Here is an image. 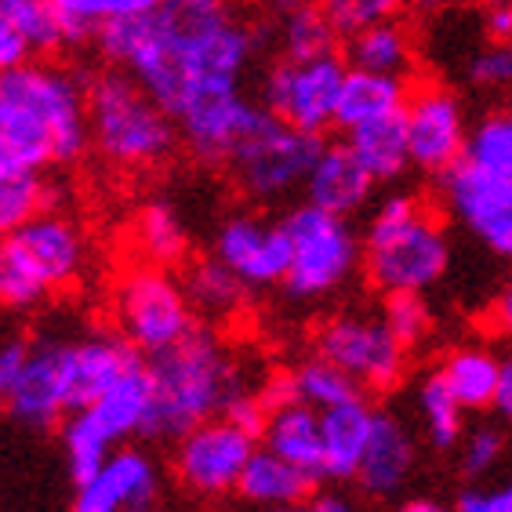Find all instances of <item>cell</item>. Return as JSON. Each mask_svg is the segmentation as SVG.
Wrapping results in <instances>:
<instances>
[{
  "instance_id": "obj_39",
  "label": "cell",
  "mask_w": 512,
  "mask_h": 512,
  "mask_svg": "<svg viewBox=\"0 0 512 512\" xmlns=\"http://www.w3.org/2000/svg\"><path fill=\"white\" fill-rule=\"evenodd\" d=\"M338 37H353V33L378 26V22L396 19V11L404 8V0H316Z\"/></svg>"
},
{
  "instance_id": "obj_42",
  "label": "cell",
  "mask_w": 512,
  "mask_h": 512,
  "mask_svg": "<svg viewBox=\"0 0 512 512\" xmlns=\"http://www.w3.org/2000/svg\"><path fill=\"white\" fill-rule=\"evenodd\" d=\"M454 512H512V476L498 483H469L458 494Z\"/></svg>"
},
{
  "instance_id": "obj_26",
  "label": "cell",
  "mask_w": 512,
  "mask_h": 512,
  "mask_svg": "<svg viewBox=\"0 0 512 512\" xmlns=\"http://www.w3.org/2000/svg\"><path fill=\"white\" fill-rule=\"evenodd\" d=\"M146 407H149V378H146V364H142L138 371H131L128 378H120L102 400H95V404L77 414H84V422H88L113 451H120L131 436L142 433Z\"/></svg>"
},
{
  "instance_id": "obj_47",
  "label": "cell",
  "mask_w": 512,
  "mask_h": 512,
  "mask_svg": "<svg viewBox=\"0 0 512 512\" xmlns=\"http://www.w3.org/2000/svg\"><path fill=\"white\" fill-rule=\"evenodd\" d=\"M164 0H106V22L124 19V15H142V11L157 8Z\"/></svg>"
},
{
  "instance_id": "obj_32",
  "label": "cell",
  "mask_w": 512,
  "mask_h": 512,
  "mask_svg": "<svg viewBox=\"0 0 512 512\" xmlns=\"http://www.w3.org/2000/svg\"><path fill=\"white\" fill-rule=\"evenodd\" d=\"M465 160L512 182V102L487 109L465 142Z\"/></svg>"
},
{
  "instance_id": "obj_28",
  "label": "cell",
  "mask_w": 512,
  "mask_h": 512,
  "mask_svg": "<svg viewBox=\"0 0 512 512\" xmlns=\"http://www.w3.org/2000/svg\"><path fill=\"white\" fill-rule=\"evenodd\" d=\"M262 440L284 462L320 476V454H324L320 451V411H313L309 404H284L269 411Z\"/></svg>"
},
{
  "instance_id": "obj_1",
  "label": "cell",
  "mask_w": 512,
  "mask_h": 512,
  "mask_svg": "<svg viewBox=\"0 0 512 512\" xmlns=\"http://www.w3.org/2000/svg\"><path fill=\"white\" fill-rule=\"evenodd\" d=\"M95 44L178 124L197 106L240 95L262 30L233 0H164L102 22Z\"/></svg>"
},
{
  "instance_id": "obj_3",
  "label": "cell",
  "mask_w": 512,
  "mask_h": 512,
  "mask_svg": "<svg viewBox=\"0 0 512 512\" xmlns=\"http://www.w3.org/2000/svg\"><path fill=\"white\" fill-rule=\"evenodd\" d=\"M149 407L142 440H178L189 429L222 414L233 389H240L237 364L207 327H193L182 342L149 356Z\"/></svg>"
},
{
  "instance_id": "obj_44",
  "label": "cell",
  "mask_w": 512,
  "mask_h": 512,
  "mask_svg": "<svg viewBox=\"0 0 512 512\" xmlns=\"http://www.w3.org/2000/svg\"><path fill=\"white\" fill-rule=\"evenodd\" d=\"M483 30H487V40H494V44H509L512 40V4L483 11Z\"/></svg>"
},
{
  "instance_id": "obj_10",
  "label": "cell",
  "mask_w": 512,
  "mask_h": 512,
  "mask_svg": "<svg viewBox=\"0 0 512 512\" xmlns=\"http://www.w3.org/2000/svg\"><path fill=\"white\" fill-rule=\"evenodd\" d=\"M316 356L342 367L360 393H393L404 382L407 349L385 331L382 320L360 313H335L316 327Z\"/></svg>"
},
{
  "instance_id": "obj_40",
  "label": "cell",
  "mask_w": 512,
  "mask_h": 512,
  "mask_svg": "<svg viewBox=\"0 0 512 512\" xmlns=\"http://www.w3.org/2000/svg\"><path fill=\"white\" fill-rule=\"evenodd\" d=\"M469 84L483 91H512V40L509 44H494L487 40L480 51H476L469 66Z\"/></svg>"
},
{
  "instance_id": "obj_41",
  "label": "cell",
  "mask_w": 512,
  "mask_h": 512,
  "mask_svg": "<svg viewBox=\"0 0 512 512\" xmlns=\"http://www.w3.org/2000/svg\"><path fill=\"white\" fill-rule=\"evenodd\" d=\"M222 418H229L233 425H240L244 433H251L258 440V436L266 433V422H269V407L266 400H262V393L258 389H233V396L226 400V407H222Z\"/></svg>"
},
{
  "instance_id": "obj_54",
  "label": "cell",
  "mask_w": 512,
  "mask_h": 512,
  "mask_svg": "<svg viewBox=\"0 0 512 512\" xmlns=\"http://www.w3.org/2000/svg\"><path fill=\"white\" fill-rule=\"evenodd\" d=\"M425 4H444V0H425Z\"/></svg>"
},
{
  "instance_id": "obj_36",
  "label": "cell",
  "mask_w": 512,
  "mask_h": 512,
  "mask_svg": "<svg viewBox=\"0 0 512 512\" xmlns=\"http://www.w3.org/2000/svg\"><path fill=\"white\" fill-rule=\"evenodd\" d=\"M138 244L146 251V258L153 266H171V262H182L189 251V233L182 226V218L171 204L164 200H153L138 211L135 222Z\"/></svg>"
},
{
  "instance_id": "obj_19",
  "label": "cell",
  "mask_w": 512,
  "mask_h": 512,
  "mask_svg": "<svg viewBox=\"0 0 512 512\" xmlns=\"http://www.w3.org/2000/svg\"><path fill=\"white\" fill-rule=\"evenodd\" d=\"M4 411L30 429H51L66 418V389H62L59 342H30V356L19 371Z\"/></svg>"
},
{
  "instance_id": "obj_34",
  "label": "cell",
  "mask_w": 512,
  "mask_h": 512,
  "mask_svg": "<svg viewBox=\"0 0 512 512\" xmlns=\"http://www.w3.org/2000/svg\"><path fill=\"white\" fill-rule=\"evenodd\" d=\"M291 385H295V400L298 404H309L313 411H331L338 404H349L356 400L360 385L345 375L342 367H335L324 356H309L291 371Z\"/></svg>"
},
{
  "instance_id": "obj_18",
  "label": "cell",
  "mask_w": 512,
  "mask_h": 512,
  "mask_svg": "<svg viewBox=\"0 0 512 512\" xmlns=\"http://www.w3.org/2000/svg\"><path fill=\"white\" fill-rule=\"evenodd\" d=\"M69 30L48 0H0V73L69 48Z\"/></svg>"
},
{
  "instance_id": "obj_49",
  "label": "cell",
  "mask_w": 512,
  "mask_h": 512,
  "mask_svg": "<svg viewBox=\"0 0 512 512\" xmlns=\"http://www.w3.org/2000/svg\"><path fill=\"white\" fill-rule=\"evenodd\" d=\"M396 512H454V505L436 502V498H407L404 505H396Z\"/></svg>"
},
{
  "instance_id": "obj_53",
  "label": "cell",
  "mask_w": 512,
  "mask_h": 512,
  "mask_svg": "<svg viewBox=\"0 0 512 512\" xmlns=\"http://www.w3.org/2000/svg\"><path fill=\"white\" fill-rule=\"evenodd\" d=\"M124 512H160V509H157V502H153V505H131V509H124Z\"/></svg>"
},
{
  "instance_id": "obj_25",
  "label": "cell",
  "mask_w": 512,
  "mask_h": 512,
  "mask_svg": "<svg viewBox=\"0 0 512 512\" xmlns=\"http://www.w3.org/2000/svg\"><path fill=\"white\" fill-rule=\"evenodd\" d=\"M436 375L444 378L447 393L458 400L465 414L491 411L502 378V356H494L487 345H458L440 360Z\"/></svg>"
},
{
  "instance_id": "obj_37",
  "label": "cell",
  "mask_w": 512,
  "mask_h": 512,
  "mask_svg": "<svg viewBox=\"0 0 512 512\" xmlns=\"http://www.w3.org/2000/svg\"><path fill=\"white\" fill-rule=\"evenodd\" d=\"M505 451H509V433L498 422H480L473 429H465L462 444H458V473L465 480L480 483L483 476H491L502 465Z\"/></svg>"
},
{
  "instance_id": "obj_14",
  "label": "cell",
  "mask_w": 512,
  "mask_h": 512,
  "mask_svg": "<svg viewBox=\"0 0 512 512\" xmlns=\"http://www.w3.org/2000/svg\"><path fill=\"white\" fill-rule=\"evenodd\" d=\"M407 149H411V168L425 175H444L458 160H465L469 124H465L462 102L444 84H422L407 91Z\"/></svg>"
},
{
  "instance_id": "obj_30",
  "label": "cell",
  "mask_w": 512,
  "mask_h": 512,
  "mask_svg": "<svg viewBox=\"0 0 512 512\" xmlns=\"http://www.w3.org/2000/svg\"><path fill=\"white\" fill-rule=\"evenodd\" d=\"M51 182L44 171L4 168L0 164V240L19 233L26 222L51 211Z\"/></svg>"
},
{
  "instance_id": "obj_35",
  "label": "cell",
  "mask_w": 512,
  "mask_h": 512,
  "mask_svg": "<svg viewBox=\"0 0 512 512\" xmlns=\"http://www.w3.org/2000/svg\"><path fill=\"white\" fill-rule=\"evenodd\" d=\"M280 48H284V59L291 62L324 59V55L338 51V30L320 11V4H306V8H295L284 15V22H280Z\"/></svg>"
},
{
  "instance_id": "obj_43",
  "label": "cell",
  "mask_w": 512,
  "mask_h": 512,
  "mask_svg": "<svg viewBox=\"0 0 512 512\" xmlns=\"http://www.w3.org/2000/svg\"><path fill=\"white\" fill-rule=\"evenodd\" d=\"M26 356H30V342H26V338L0 342V411L8 407L11 389L19 382V371H22V364H26Z\"/></svg>"
},
{
  "instance_id": "obj_8",
  "label": "cell",
  "mask_w": 512,
  "mask_h": 512,
  "mask_svg": "<svg viewBox=\"0 0 512 512\" xmlns=\"http://www.w3.org/2000/svg\"><path fill=\"white\" fill-rule=\"evenodd\" d=\"M320 153H324L320 135L291 128L266 109L255 128L240 138L226 168H233V178L247 197L273 204V200H284L287 193L306 186Z\"/></svg>"
},
{
  "instance_id": "obj_52",
  "label": "cell",
  "mask_w": 512,
  "mask_h": 512,
  "mask_svg": "<svg viewBox=\"0 0 512 512\" xmlns=\"http://www.w3.org/2000/svg\"><path fill=\"white\" fill-rule=\"evenodd\" d=\"M502 4H512V0H480L483 11H487V8H502Z\"/></svg>"
},
{
  "instance_id": "obj_6",
  "label": "cell",
  "mask_w": 512,
  "mask_h": 512,
  "mask_svg": "<svg viewBox=\"0 0 512 512\" xmlns=\"http://www.w3.org/2000/svg\"><path fill=\"white\" fill-rule=\"evenodd\" d=\"M88 244L77 222L59 211H44L19 233L0 240V306L33 309L51 291H62L80 276Z\"/></svg>"
},
{
  "instance_id": "obj_11",
  "label": "cell",
  "mask_w": 512,
  "mask_h": 512,
  "mask_svg": "<svg viewBox=\"0 0 512 512\" xmlns=\"http://www.w3.org/2000/svg\"><path fill=\"white\" fill-rule=\"evenodd\" d=\"M345 69L349 66L338 51L309 62L280 59L262 77V106L291 128L324 135L327 128H335Z\"/></svg>"
},
{
  "instance_id": "obj_21",
  "label": "cell",
  "mask_w": 512,
  "mask_h": 512,
  "mask_svg": "<svg viewBox=\"0 0 512 512\" xmlns=\"http://www.w3.org/2000/svg\"><path fill=\"white\" fill-rule=\"evenodd\" d=\"M375 425V407L364 396L331 411H320V480H356L367 440Z\"/></svg>"
},
{
  "instance_id": "obj_5",
  "label": "cell",
  "mask_w": 512,
  "mask_h": 512,
  "mask_svg": "<svg viewBox=\"0 0 512 512\" xmlns=\"http://www.w3.org/2000/svg\"><path fill=\"white\" fill-rule=\"evenodd\" d=\"M88 131L91 146L117 168H157L178 146L175 120L124 69L88 84Z\"/></svg>"
},
{
  "instance_id": "obj_27",
  "label": "cell",
  "mask_w": 512,
  "mask_h": 512,
  "mask_svg": "<svg viewBox=\"0 0 512 512\" xmlns=\"http://www.w3.org/2000/svg\"><path fill=\"white\" fill-rule=\"evenodd\" d=\"M404 106H407V84L400 77H385V73H367V69L349 66L342 80V95H338L335 128L353 131L360 124L389 117V113H396V109Z\"/></svg>"
},
{
  "instance_id": "obj_50",
  "label": "cell",
  "mask_w": 512,
  "mask_h": 512,
  "mask_svg": "<svg viewBox=\"0 0 512 512\" xmlns=\"http://www.w3.org/2000/svg\"><path fill=\"white\" fill-rule=\"evenodd\" d=\"M280 15H287V11H295V8H306V4H316V0H269Z\"/></svg>"
},
{
  "instance_id": "obj_13",
  "label": "cell",
  "mask_w": 512,
  "mask_h": 512,
  "mask_svg": "<svg viewBox=\"0 0 512 512\" xmlns=\"http://www.w3.org/2000/svg\"><path fill=\"white\" fill-rule=\"evenodd\" d=\"M255 454V436L244 433L229 418H211V422L189 429L175 440V480L197 498H222L237 491L240 473L247 458Z\"/></svg>"
},
{
  "instance_id": "obj_45",
  "label": "cell",
  "mask_w": 512,
  "mask_h": 512,
  "mask_svg": "<svg viewBox=\"0 0 512 512\" xmlns=\"http://www.w3.org/2000/svg\"><path fill=\"white\" fill-rule=\"evenodd\" d=\"M494 411L502 418L505 429H512V353L502 360V378H498V396H494Z\"/></svg>"
},
{
  "instance_id": "obj_20",
  "label": "cell",
  "mask_w": 512,
  "mask_h": 512,
  "mask_svg": "<svg viewBox=\"0 0 512 512\" xmlns=\"http://www.w3.org/2000/svg\"><path fill=\"white\" fill-rule=\"evenodd\" d=\"M418 451H414V436L393 411H375V425H371V440H367L364 462H360V487L371 498H393L404 491V483L411 480Z\"/></svg>"
},
{
  "instance_id": "obj_24",
  "label": "cell",
  "mask_w": 512,
  "mask_h": 512,
  "mask_svg": "<svg viewBox=\"0 0 512 512\" xmlns=\"http://www.w3.org/2000/svg\"><path fill=\"white\" fill-rule=\"evenodd\" d=\"M345 146L360 160V168L378 182H396L411 168V149H407V117L396 109L389 117H378L371 124L345 131Z\"/></svg>"
},
{
  "instance_id": "obj_33",
  "label": "cell",
  "mask_w": 512,
  "mask_h": 512,
  "mask_svg": "<svg viewBox=\"0 0 512 512\" xmlns=\"http://www.w3.org/2000/svg\"><path fill=\"white\" fill-rule=\"evenodd\" d=\"M414 404H418V414H422L425 440H429L436 451H454V447L462 444V436H465V411L458 407V400L447 393L444 378L436 375V371L422 378V385H418V396H414Z\"/></svg>"
},
{
  "instance_id": "obj_46",
  "label": "cell",
  "mask_w": 512,
  "mask_h": 512,
  "mask_svg": "<svg viewBox=\"0 0 512 512\" xmlns=\"http://www.w3.org/2000/svg\"><path fill=\"white\" fill-rule=\"evenodd\" d=\"M491 320H494V327H498L505 338H512V273L505 276L502 291H498V298H494Z\"/></svg>"
},
{
  "instance_id": "obj_15",
  "label": "cell",
  "mask_w": 512,
  "mask_h": 512,
  "mask_svg": "<svg viewBox=\"0 0 512 512\" xmlns=\"http://www.w3.org/2000/svg\"><path fill=\"white\" fill-rule=\"evenodd\" d=\"M62 389L66 411H84L113 389L120 378L142 367V353L128 338L117 335H84L77 342H59Z\"/></svg>"
},
{
  "instance_id": "obj_2",
  "label": "cell",
  "mask_w": 512,
  "mask_h": 512,
  "mask_svg": "<svg viewBox=\"0 0 512 512\" xmlns=\"http://www.w3.org/2000/svg\"><path fill=\"white\" fill-rule=\"evenodd\" d=\"M91 146L88 88L51 62L0 73V164L44 171L73 164Z\"/></svg>"
},
{
  "instance_id": "obj_7",
  "label": "cell",
  "mask_w": 512,
  "mask_h": 512,
  "mask_svg": "<svg viewBox=\"0 0 512 512\" xmlns=\"http://www.w3.org/2000/svg\"><path fill=\"white\" fill-rule=\"evenodd\" d=\"M280 222L291 240V266L280 287L291 302H320L349 284V276L360 266V237L349 218L298 204Z\"/></svg>"
},
{
  "instance_id": "obj_12",
  "label": "cell",
  "mask_w": 512,
  "mask_h": 512,
  "mask_svg": "<svg viewBox=\"0 0 512 512\" xmlns=\"http://www.w3.org/2000/svg\"><path fill=\"white\" fill-rule=\"evenodd\" d=\"M440 197L458 226L494 258L512 262V182L458 160L440 175Z\"/></svg>"
},
{
  "instance_id": "obj_9",
  "label": "cell",
  "mask_w": 512,
  "mask_h": 512,
  "mask_svg": "<svg viewBox=\"0 0 512 512\" xmlns=\"http://www.w3.org/2000/svg\"><path fill=\"white\" fill-rule=\"evenodd\" d=\"M120 331L142 356H157L197 327L186 287L160 266L131 269L117 287Z\"/></svg>"
},
{
  "instance_id": "obj_31",
  "label": "cell",
  "mask_w": 512,
  "mask_h": 512,
  "mask_svg": "<svg viewBox=\"0 0 512 512\" xmlns=\"http://www.w3.org/2000/svg\"><path fill=\"white\" fill-rule=\"evenodd\" d=\"M186 295L193 309L211 316H229L244 306V295L251 287L240 280L229 266H222L218 258H200L197 266H189L186 273Z\"/></svg>"
},
{
  "instance_id": "obj_16",
  "label": "cell",
  "mask_w": 512,
  "mask_h": 512,
  "mask_svg": "<svg viewBox=\"0 0 512 512\" xmlns=\"http://www.w3.org/2000/svg\"><path fill=\"white\" fill-rule=\"evenodd\" d=\"M215 258L247 287H276L284 284L291 266V240L284 222H269L262 215H229L215 237Z\"/></svg>"
},
{
  "instance_id": "obj_51",
  "label": "cell",
  "mask_w": 512,
  "mask_h": 512,
  "mask_svg": "<svg viewBox=\"0 0 512 512\" xmlns=\"http://www.w3.org/2000/svg\"><path fill=\"white\" fill-rule=\"evenodd\" d=\"M266 512H309V502L306 505H273V509Z\"/></svg>"
},
{
  "instance_id": "obj_23",
  "label": "cell",
  "mask_w": 512,
  "mask_h": 512,
  "mask_svg": "<svg viewBox=\"0 0 512 512\" xmlns=\"http://www.w3.org/2000/svg\"><path fill=\"white\" fill-rule=\"evenodd\" d=\"M316 483H320L316 473L284 462L269 447H255V454L247 458L244 473H240L237 494L244 502L262 505V509H273V505H306L313 498Z\"/></svg>"
},
{
  "instance_id": "obj_48",
  "label": "cell",
  "mask_w": 512,
  "mask_h": 512,
  "mask_svg": "<svg viewBox=\"0 0 512 512\" xmlns=\"http://www.w3.org/2000/svg\"><path fill=\"white\" fill-rule=\"evenodd\" d=\"M309 512H360L349 498H342V494H316V498H309Z\"/></svg>"
},
{
  "instance_id": "obj_22",
  "label": "cell",
  "mask_w": 512,
  "mask_h": 512,
  "mask_svg": "<svg viewBox=\"0 0 512 512\" xmlns=\"http://www.w3.org/2000/svg\"><path fill=\"white\" fill-rule=\"evenodd\" d=\"M302 189H306V204L349 218L367 207L375 193V178L360 168V160L349 153V146H324Z\"/></svg>"
},
{
  "instance_id": "obj_17",
  "label": "cell",
  "mask_w": 512,
  "mask_h": 512,
  "mask_svg": "<svg viewBox=\"0 0 512 512\" xmlns=\"http://www.w3.org/2000/svg\"><path fill=\"white\" fill-rule=\"evenodd\" d=\"M157 494L160 465L142 447H120L91 480L77 483L69 512H124L131 505H153Z\"/></svg>"
},
{
  "instance_id": "obj_29",
  "label": "cell",
  "mask_w": 512,
  "mask_h": 512,
  "mask_svg": "<svg viewBox=\"0 0 512 512\" xmlns=\"http://www.w3.org/2000/svg\"><path fill=\"white\" fill-rule=\"evenodd\" d=\"M345 55H349V66L367 69V73H385V77H400V80H404L414 66L411 33L396 19L353 33Z\"/></svg>"
},
{
  "instance_id": "obj_4",
  "label": "cell",
  "mask_w": 512,
  "mask_h": 512,
  "mask_svg": "<svg viewBox=\"0 0 512 512\" xmlns=\"http://www.w3.org/2000/svg\"><path fill=\"white\" fill-rule=\"evenodd\" d=\"M360 266L367 284L382 295L414 291L444 280L451 266V240L444 222L418 193H389L371 211L367 233L360 240Z\"/></svg>"
},
{
  "instance_id": "obj_38",
  "label": "cell",
  "mask_w": 512,
  "mask_h": 512,
  "mask_svg": "<svg viewBox=\"0 0 512 512\" xmlns=\"http://www.w3.org/2000/svg\"><path fill=\"white\" fill-rule=\"evenodd\" d=\"M382 324L411 353L433 331V309H429V302L422 295H414V291H396V295H385L382 302Z\"/></svg>"
}]
</instances>
